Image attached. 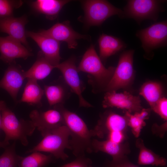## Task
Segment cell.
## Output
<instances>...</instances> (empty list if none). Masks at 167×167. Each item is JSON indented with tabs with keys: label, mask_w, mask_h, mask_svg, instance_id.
I'll return each instance as SVG.
<instances>
[{
	"label": "cell",
	"mask_w": 167,
	"mask_h": 167,
	"mask_svg": "<svg viewBox=\"0 0 167 167\" xmlns=\"http://www.w3.org/2000/svg\"><path fill=\"white\" fill-rule=\"evenodd\" d=\"M167 121H165V123L161 126H159L156 124H154L152 127V131L155 134L159 135L160 137H163L167 131Z\"/></svg>",
	"instance_id": "34"
},
{
	"label": "cell",
	"mask_w": 167,
	"mask_h": 167,
	"mask_svg": "<svg viewBox=\"0 0 167 167\" xmlns=\"http://www.w3.org/2000/svg\"><path fill=\"white\" fill-rule=\"evenodd\" d=\"M27 22L26 16L19 18L13 16L0 17V32L8 34L9 36L24 45L31 51L27 40L25 28Z\"/></svg>",
	"instance_id": "16"
},
{
	"label": "cell",
	"mask_w": 167,
	"mask_h": 167,
	"mask_svg": "<svg viewBox=\"0 0 167 167\" xmlns=\"http://www.w3.org/2000/svg\"><path fill=\"white\" fill-rule=\"evenodd\" d=\"M39 32L59 42L61 41L66 42L68 48L71 49L76 48L78 45V40L88 39L87 36L74 31L68 21L56 23L50 28L47 30H42Z\"/></svg>",
	"instance_id": "13"
},
{
	"label": "cell",
	"mask_w": 167,
	"mask_h": 167,
	"mask_svg": "<svg viewBox=\"0 0 167 167\" xmlns=\"http://www.w3.org/2000/svg\"><path fill=\"white\" fill-rule=\"evenodd\" d=\"M0 59L9 64L18 58L26 59L33 54L19 41L8 36H0Z\"/></svg>",
	"instance_id": "15"
},
{
	"label": "cell",
	"mask_w": 167,
	"mask_h": 167,
	"mask_svg": "<svg viewBox=\"0 0 167 167\" xmlns=\"http://www.w3.org/2000/svg\"><path fill=\"white\" fill-rule=\"evenodd\" d=\"M44 93L50 106L63 105L69 96V93L65 86L60 84L45 85Z\"/></svg>",
	"instance_id": "25"
},
{
	"label": "cell",
	"mask_w": 167,
	"mask_h": 167,
	"mask_svg": "<svg viewBox=\"0 0 167 167\" xmlns=\"http://www.w3.org/2000/svg\"><path fill=\"white\" fill-rule=\"evenodd\" d=\"M167 99L162 97L156 103L151 110L159 115L165 121L167 120Z\"/></svg>",
	"instance_id": "30"
},
{
	"label": "cell",
	"mask_w": 167,
	"mask_h": 167,
	"mask_svg": "<svg viewBox=\"0 0 167 167\" xmlns=\"http://www.w3.org/2000/svg\"><path fill=\"white\" fill-rule=\"evenodd\" d=\"M128 116V126L131 128L132 132L136 138H138L141 129L146 125L144 120L139 114V112H136L132 114L125 111Z\"/></svg>",
	"instance_id": "28"
},
{
	"label": "cell",
	"mask_w": 167,
	"mask_h": 167,
	"mask_svg": "<svg viewBox=\"0 0 167 167\" xmlns=\"http://www.w3.org/2000/svg\"><path fill=\"white\" fill-rule=\"evenodd\" d=\"M76 157L75 160L71 162L59 167H88L92 163L91 159L86 157L85 156Z\"/></svg>",
	"instance_id": "32"
},
{
	"label": "cell",
	"mask_w": 167,
	"mask_h": 167,
	"mask_svg": "<svg viewBox=\"0 0 167 167\" xmlns=\"http://www.w3.org/2000/svg\"><path fill=\"white\" fill-rule=\"evenodd\" d=\"M15 142L8 145L0 156V167H19L23 157L17 154L15 151Z\"/></svg>",
	"instance_id": "27"
},
{
	"label": "cell",
	"mask_w": 167,
	"mask_h": 167,
	"mask_svg": "<svg viewBox=\"0 0 167 167\" xmlns=\"http://www.w3.org/2000/svg\"><path fill=\"white\" fill-rule=\"evenodd\" d=\"M82 2L84 13V21L88 26H100L110 17H121L123 11L109 2L102 0H88Z\"/></svg>",
	"instance_id": "6"
},
{
	"label": "cell",
	"mask_w": 167,
	"mask_h": 167,
	"mask_svg": "<svg viewBox=\"0 0 167 167\" xmlns=\"http://www.w3.org/2000/svg\"><path fill=\"white\" fill-rule=\"evenodd\" d=\"M24 72L14 62L10 64L0 80V88L7 91L15 101L17 100L18 92L26 79Z\"/></svg>",
	"instance_id": "17"
},
{
	"label": "cell",
	"mask_w": 167,
	"mask_h": 167,
	"mask_svg": "<svg viewBox=\"0 0 167 167\" xmlns=\"http://www.w3.org/2000/svg\"><path fill=\"white\" fill-rule=\"evenodd\" d=\"M1 129L5 133L3 141L9 143L11 140H19L24 146L28 144V136H31L36 127L32 121L18 119L15 113L6 106L2 111Z\"/></svg>",
	"instance_id": "3"
},
{
	"label": "cell",
	"mask_w": 167,
	"mask_h": 167,
	"mask_svg": "<svg viewBox=\"0 0 167 167\" xmlns=\"http://www.w3.org/2000/svg\"><path fill=\"white\" fill-rule=\"evenodd\" d=\"M30 155L23 157L19 167H45L53 161V156L51 154L46 155L36 152Z\"/></svg>",
	"instance_id": "26"
},
{
	"label": "cell",
	"mask_w": 167,
	"mask_h": 167,
	"mask_svg": "<svg viewBox=\"0 0 167 167\" xmlns=\"http://www.w3.org/2000/svg\"><path fill=\"white\" fill-rule=\"evenodd\" d=\"M6 106V104L4 101H0V129L1 128L2 121V111Z\"/></svg>",
	"instance_id": "35"
},
{
	"label": "cell",
	"mask_w": 167,
	"mask_h": 167,
	"mask_svg": "<svg viewBox=\"0 0 167 167\" xmlns=\"http://www.w3.org/2000/svg\"><path fill=\"white\" fill-rule=\"evenodd\" d=\"M98 42L99 57L105 61L110 56L123 50L126 47L125 43L115 36L103 33L99 37Z\"/></svg>",
	"instance_id": "19"
},
{
	"label": "cell",
	"mask_w": 167,
	"mask_h": 167,
	"mask_svg": "<svg viewBox=\"0 0 167 167\" xmlns=\"http://www.w3.org/2000/svg\"><path fill=\"white\" fill-rule=\"evenodd\" d=\"M29 117L43 137L51 131L65 125L62 113L54 108L43 112L33 110L30 113Z\"/></svg>",
	"instance_id": "12"
},
{
	"label": "cell",
	"mask_w": 167,
	"mask_h": 167,
	"mask_svg": "<svg viewBox=\"0 0 167 167\" xmlns=\"http://www.w3.org/2000/svg\"><path fill=\"white\" fill-rule=\"evenodd\" d=\"M105 167H140L136 165L128 159L126 156H125L115 160L108 161Z\"/></svg>",
	"instance_id": "31"
},
{
	"label": "cell",
	"mask_w": 167,
	"mask_h": 167,
	"mask_svg": "<svg viewBox=\"0 0 167 167\" xmlns=\"http://www.w3.org/2000/svg\"><path fill=\"white\" fill-rule=\"evenodd\" d=\"M91 146L92 152H105L111 156L112 160L126 156L131 152L128 143H117L108 139L103 141L92 139Z\"/></svg>",
	"instance_id": "18"
},
{
	"label": "cell",
	"mask_w": 167,
	"mask_h": 167,
	"mask_svg": "<svg viewBox=\"0 0 167 167\" xmlns=\"http://www.w3.org/2000/svg\"><path fill=\"white\" fill-rule=\"evenodd\" d=\"M136 35L140 40L145 53L149 54L155 49L166 45L167 21L155 23L139 30Z\"/></svg>",
	"instance_id": "8"
},
{
	"label": "cell",
	"mask_w": 167,
	"mask_h": 167,
	"mask_svg": "<svg viewBox=\"0 0 167 167\" xmlns=\"http://www.w3.org/2000/svg\"><path fill=\"white\" fill-rule=\"evenodd\" d=\"M88 167H92L91 165H90Z\"/></svg>",
	"instance_id": "37"
},
{
	"label": "cell",
	"mask_w": 167,
	"mask_h": 167,
	"mask_svg": "<svg viewBox=\"0 0 167 167\" xmlns=\"http://www.w3.org/2000/svg\"><path fill=\"white\" fill-rule=\"evenodd\" d=\"M128 116L126 112L122 116L111 111H106L100 116L97 124L92 129L94 136L103 139L111 131L125 133L128 126Z\"/></svg>",
	"instance_id": "10"
},
{
	"label": "cell",
	"mask_w": 167,
	"mask_h": 167,
	"mask_svg": "<svg viewBox=\"0 0 167 167\" xmlns=\"http://www.w3.org/2000/svg\"><path fill=\"white\" fill-rule=\"evenodd\" d=\"M62 113L65 125L70 132L69 144L73 154L76 157L91 153L92 138L94 136L92 130H89L83 120L75 113L59 105L54 106Z\"/></svg>",
	"instance_id": "1"
},
{
	"label": "cell",
	"mask_w": 167,
	"mask_h": 167,
	"mask_svg": "<svg viewBox=\"0 0 167 167\" xmlns=\"http://www.w3.org/2000/svg\"><path fill=\"white\" fill-rule=\"evenodd\" d=\"M27 37L32 39L37 44L46 59L55 67L60 63V42L39 32L26 31Z\"/></svg>",
	"instance_id": "14"
},
{
	"label": "cell",
	"mask_w": 167,
	"mask_h": 167,
	"mask_svg": "<svg viewBox=\"0 0 167 167\" xmlns=\"http://www.w3.org/2000/svg\"><path fill=\"white\" fill-rule=\"evenodd\" d=\"M55 68L45 58L41 51L39 52L37 58L32 66L24 71L25 78L37 81L47 77Z\"/></svg>",
	"instance_id": "21"
},
{
	"label": "cell",
	"mask_w": 167,
	"mask_h": 167,
	"mask_svg": "<svg viewBox=\"0 0 167 167\" xmlns=\"http://www.w3.org/2000/svg\"><path fill=\"white\" fill-rule=\"evenodd\" d=\"M62 73L64 80L70 88L71 91L78 96L79 106L85 107L92 106L83 97L82 92L84 88L78 74L75 65V59L71 57L65 61L59 63L55 67Z\"/></svg>",
	"instance_id": "9"
},
{
	"label": "cell",
	"mask_w": 167,
	"mask_h": 167,
	"mask_svg": "<svg viewBox=\"0 0 167 167\" xmlns=\"http://www.w3.org/2000/svg\"><path fill=\"white\" fill-rule=\"evenodd\" d=\"M9 144V143H6L3 141L1 142L0 141V148H5Z\"/></svg>",
	"instance_id": "36"
},
{
	"label": "cell",
	"mask_w": 167,
	"mask_h": 167,
	"mask_svg": "<svg viewBox=\"0 0 167 167\" xmlns=\"http://www.w3.org/2000/svg\"><path fill=\"white\" fill-rule=\"evenodd\" d=\"M21 1L0 0V17L4 18L13 16L15 8L20 6Z\"/></svg>",
	"instance_id": "29"
},
{
	"label": "cell",
	"mask_w": 167,
	"mask_h": 167,
	"mask_svg": "<svg viewBox=\"0 0 167 167\" xmlns=\"http://www.w3.org/2000/svg\"><path fill=\"white\" fill-rule=\"evenodd\" d=\"M163 86L160 83L149 81L145 82L142 85L139 94L147 101L151 109L163 97Z\"/></svg>",
	"instance_id": "24"
},
{
	"label": "cell",
	"mask_w": 167,
	"mask_h": 167,
	"mask_svg": "<svg viewBox=\"0 0 167 167\" xmlns=\"http://www.w3.org/2000/svg\"><path fill=\"white\" fill-rule=\"evenodd\" d=\"M108 139L117 143H122L125 139V133L118 131L110 132L105 137Z\"/></svg>",
	"instance_id": "33"
},
{
	"label": "cell",
	"mask_w": 167,
	"mask_h": 167,
	"mask_svg": "<svg viewBox=\"0 0 167 167\" xmlns=\"http://www.w3.org/2000/svg\"><path fill=\"white\" fill-rule=\"evenodd\" d=\"M135 51L130 49L120 55L113 75L104 91H116L129 88L133 83L135 75L133 66Z\"/></svg>",
	"instance_id": "5"
},
{
	"label": "cell",
	"mask_w": 167,
	"mask_h": 167,
	"mask_svg": "<svg viewBox=\"0 0 167 167\" xmlns=\"http://www.w3.org/2000/svg\"><path fill=\"white\" fill-rule=\"evenodd\" d=\"M135 146L139 150L138 160L139 165H152L156 166H163L166 165V159L148 148L141 139L139 138L136 139Z\"/></svg>",
	"instance_id": "22"
},
{
	"label": "cell",
	"mask_w": 167,
	"mask_h": 167,
	"mask_svg": "<svg viewBox=\"0 0 167 167\" xmlns=\"http://www.w3.org/2000/svg\"><path fill=\"white\" fill-rule=\"evenodd\" d=\"M70 1L67 0H37L31 6L38 12L45 15L50 20L56 18L62 7Z\"/></svg>",
	"instance_id": "20"
},
{
	"label": "cell",
	"mask_w": 167,
	"mask_h": 167,
	"mask_svg": "<svg viewBox=\"0 0 167 167\" xmlns=\"http://www.w3.org/2000/svg\"><path fill=\"white\" fill-rule=\"evenodd\" d=\"M44 93V90L38 84L37 80L28 79L19 102H25L31 105L40 107L42 106L41 100Z\"/></svg>",
	"instance_id": "23"
},
{
	"label": "cell",
	"mask_w": 167,
	"mask_h": 167,
	"mask_svg": "<svg viewBox=\"0 0 167 167\" xmlns=\"http://www.w3.org/2000/svg\"><path fill=\"white\" fill-rule=\"evenodd\" d=\"M70 131L65 125L60 126L46 134L37 145L27 152H45L50 153L55 158L65 160L68 156L65 152L71 149L69 144Z\"/></svg>",
	"instance_id": "4"
},
{
	"label": "cell",
	"mask_w": 167,
	"mask_h": 167,
	"mask_svg": "<svg viewBox=\"0 0 167 167\" xmlns=\"http://www.w3.org/2000/svg\"><path fill=\"white\" fill-rule=\"evenodd\" d=\"M162 2L156 0H128L121 17L133 19L139 24L147 19L156 21L161 11Z\"/></svg>",
	"instance_id": "7"
},
{
	"label": "cell",
	"mask_w": 167,
	"mask_h": 167,
	"mask_svg": "<svg viewBox=\"0 0 167 167\" xmlns=\"http://www.w3.org/2000/svg\"><path fill=\"white\" fill-rule=\"evenodd\" d=\"M77 68L79 72L88 74L89 81L94 91L99 89L104 91L113 75L115 67H105L97 54L94 46L91 45L84 54Z\"/></svg>",
	"instance_id": "2"
},
{
	"label": "cell",
	"mask_w": 167,
	"mask_h": 167,
	"mask_svg": "<svg viewBox=\"0 0 167 167\" xmlns=\"http://www.w3.org/2000/svg\"><path fill=\"white\" fill-rule=\"evenodd\" d=\"M139 96H134L126 91L117 93L116 91L106 92L102 105L104 108L116 107L129 113L139 112L143 108Z\"/></svg>",
	"instance_id": "11"
}]
</instances>
